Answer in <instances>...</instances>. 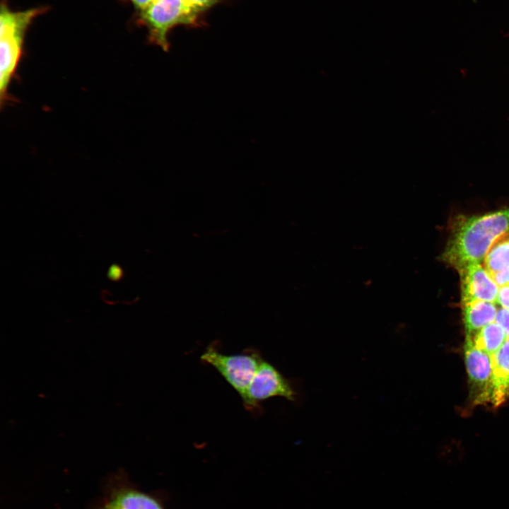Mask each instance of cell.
Segmentation results:
<instances>
[{"instance_id": "1", "label": "cell", "mask_w": 509, "mask_h": 509, "mask_svg": "<svg viewBox=\"0 0 509 509\" xmlns=\"http://www.w3.org/2000/svg\"><path fill=\"white\" fill-rule=\"evenodd\" d=\"M509 234V208L456 220L441 259L457 271L482 264L491 248Z\"/></svg>"}, {"instance_id": "2", "label": "cell", "mask_w": 509, "mask_h": 509, "mask_svg": "<svg viewBox=\"0 0 509 509\" xmlns=\"http://www.w3.org/2000/svg\"><path fill=\"white\" fill-rule=\"evenodd\" d=\"M45 8H33L22 11L9 9L1 3L0 13V100L1 105L7 99V91L22 54L26 31Z\"/></svg>"}, {"instance_id": "3", "label": "cell", "mask_w": 509, "mask_h": 509, "mask_svg": "<svg viewBox=\"0 0 509 509\" xmlns=\"http://www.w3.org/2000/svg\"><path fill=\"white\" fill-rule=\"evenodd\" d=\"M201 359L213 367L240 397L263 361L260 354L255 351L225 354L213 346H209L203 352Z\"/></svg>"}, {"instance_id": "4", "label": "cell", "mask_w": 509, "mask_h": 509, "mask_svg": "<svg viewBox=\"0 0 509 509\" xmlns=\"http://www.w3.org/2000/svg\"><path fill=\"white\" fill-rule=\"evenodd\" d=\"M140 17L149 31V40L167 51L168 34L178 24H192L182 0H155Z\"/></svg>"}, {"instance_id": "5", "label": "cell", "mask_w": 509, "mask_h": 509, "mask_svg": "<svg viewBox=\"0 0 509 509\" xmlns=\"http://www.w3.org/2000/svg\"><path fill=\"white\" fill-rule=\"evenodd\" d=\"M296 392L289 382L271 363L263 360L241 397L245 407L254 411L259 403L269 398L280 397L295 400Z\"/></svg>"}, {"instance_id": "6", "label": "cell", "mask_w": 509, "mask_h": 509, "mask_svg": "<svg viewBox=\"0 0 509 509\" xmlns=\"http://www.w3.org/2000/svg\"><path fill=\"white\" fill-rule=\"evenodd\" d=\"M464 352L472 402L474 404L490 402L492 378L491 356L477 348L472 339L467 337L465 339Z\"/></svg>"}, {"instance_id": "7", "label": "cell", "mask_w": 509, "mask_h": 509, "mask_svg": "<svg viewBox=\"0 0 509 509\" xmlns=\"http://www.w3.org/2000/svg\"><path fill=\"white\" fill-rule=\"evenodd\" d=\"M457 272L460 279L461 303L475 300L496 303L499 286L483 264H470Z\"/></svg>"}, {"instance_id": "8", "label": "cell", "mask_w": 509, "mask_h": 509, "mask_svg": "<svg viewBox=\"0 0 509 509\" xmlns=\"http://www.w3.org/2000/svg\"><path fill=\"white\" fill-rule=\"evenodd\" d=\"M94 509H165L163 502L153 494L127 484L111 487Z\"/></svg>"}, {"instance_id": "9", "label": "cell", "mask_w": 509, "mask_h": 509, "mask_svg": "<svg viewBox=\"0 0 509 509\" xmlns=\"http://www.w3.org/2000/svg\"><path fill=\"white\" fill-rule=\"evenodd\" d=\"M492 378L490 403L494 406L503 404L509 397V338L491 356Z\"/></svg>"}, {"instance_id": "10", "label": "cell", "mask_w": 509, "mask_h": 509, "mask_svg": "<svg viewBox=\"0 0 509 509\" xmlns=\"http://www.w3.org/2000/svg\"><path fill=\"white\" fill-rule=\"evenodd\" d=\"M461 304L466 337H473L483 327L496 321L498 308L495 303L475 300Z\"/></svg>"}, {"instance_id": "11", "label": "cell", "mask_w": 509, "mask_h": 509, "mask_svg": "<svg viewBox=\"0 0 509 509\" xmlns=\"http://www.w3.org/2000/svg\"><path fill=\"white\" fill-rule=\"evenodd\" d=\"M482 264L499 287L509 286V234L491 248Z\"/></svg>"}, {"instance_id": "12", "label": "cell", "mask_w": 509, "mask_h": 509, "mask_svg": "<svg viewBox=\"0 0 509 509\" xmlns=\"http://www.w3.org/2000/svg\"><path fill=\"white\" fill-rule=\"evenodd\" d=\"M471 339L477 348L492 356L503 346L508 337L502 327L495 321L483 327Z\"/></svg>"}, {"instance_id": "13", "label": "cell", "mask_w": 509, "mask_h": 509, "mask_svg": "<svg viewBox=\"0 0 509 509\" xmlns=\"http://www.w3.org/2000/svg\"><path fill=\"white\" fill-rule=\"evenodd\" d=\"M185 11L192 23H194L198 15L207 10L219 0H182Z\"/></svg>"}, {"instance_id": "14", "label": "cell", "mask_w": 509, "mask_h": 509, "mask_svg": "<svg viewBox=\"0 0 509 509\" xmlns=\"http://www.w3.org/2000/svg\"><path fill=\"white\" fill-rule=\"evenodd\" d=\"M124 276V271L119 264H112L107 271V278L112 282L120 281Z\"/></svg>"}, {"instance_id": "15", "label": "cell", "mask_w": 509, "mask_h": 509, "mask_svg": "<svg viewBox=\"0 0 509 509\" xmlns=\"http://www.w3.org/2000/svg\"><path fill=\"white\" fill-rule=\"evenodd\" d=\"M496 322L502 327L509 338V310L498 308Z\"/></svg>"}, {"instance_id": "16", "label": "cell", "mask_w": 509, "mask_h": 509, "mask_svg": "<svg viewBox=\"0 0 509 509\" xmlns=\"http://www.w3.org/2000/svg\"><path fill=\"white\" fill-rule=\"evenodd\" d=\"M496 305L509 310V286L499 287Z\"/></svg>"}, {"instance_id": "17", "label": "cell", "mask_w": 509, "mask_h": 509, "mask_svg": "<svg viewBox=\"0 0 509 509\" xmlns=\"http://www.w3.org/2000/svg\"><path fill=\"white\" fill-rule=\"evenodd\" d=\"M136 8L140 12L149 7L155 0H130Z\"/></svg>"}]
</instances>
